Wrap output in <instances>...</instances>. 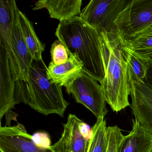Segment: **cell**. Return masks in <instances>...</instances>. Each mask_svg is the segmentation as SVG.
<instances>
[{
    "mask_svg": "<svg viewBox=\"0 0 152 152\" xmlns=\"http://www.w3.org/2000/svg\"><path fill=\"white\" fill-rule=\"evenodd\" d=\"M82 0H39L33 10H48L51 18L60 22L69 20L81 13Z\"/></svg>",
    "mask_w": 152,
    "mask_h": 152,
    "instance_id": "cell-12",
    "label": "cell"
},
{
    "mask_svg": "<svg viewBox=\"0 0 152 152\" xmlns=\"http://www.w3.org/2000/svg\"><path fill=\"white\" fill-rule=\"evenodd\" d=\"M32 140L34 144L41 148L49 149L51 146L50 137L47 132H36L32 135Z\"/></svg>",
    "mask_w": 152,
    "mask_h": 152,
    "instance_id": "cell-22",
    "label": "cell"
},
{
    "mask_svg": "<svg viewBox=\"0 0 152 152\" xmlns=\"http://www.w3.org/2000/svg\"><path fill=\"white\" fill-rule=\"evenodd\" d=\"M19 11L17 6H16L12 33L13 59L10 66L15 82L17 81L27 80L30 67L33 60L22 33Z\"/></svg>",
    "mask_w": 152,
    "mask_h": 152,
    "instance_id": "cell-7",
    "label": "cell"
},
{
    "mask_svg": "<svg viewBox=\"0 0 152 152\" xmlns=\"http://www.w3.org/2000/svg\"><path fill=\"white\" fill-rule=\"evenodd\" d=\"M144 83L152 90V59L148 60V68Z\"/></svg>",
    "mask_w": 152,
    "mask_h": 152,
    "instance_id": "cell-24",
    "label": "cell"
},
{
    "mask_svg": "<svg viewBox=\"0 0 152 152\" xmlns=\"http://www.w3.org/2000/svg\"><path fill=\"white\" fill-rule=\"evenodd\" d=\"M123 40L125 46L139 56L152 59V27Z\"/></svg>",
    "mask_w": 152,
    "mask_h": 152,
    "instance_id": "cell-18",
    "label": "cell"
},
{
    "mask_svg": "<svg viewBox=\"0 0 152 152\" xmlns=\"http://www.w3.org/2000/svg\"><path fill=\"white\" fill-rule=\"evenodd\" d=\"M130 1L91 0L80 17L98 32L111 33L116 30L115 22Z\"/></svg>",
    "mask_w": 152,
    "mask_h": 152,
    "instance_id": "cell-5",
    "label": "cell"
},
{
    "mask_svg": "<svg viewBox=\"0 0 152 152\" xmlns=\"http://www.w3.org/2000/svg\"><path fill=\"white\" fill-rule=\"evenodd\" d=\"M55 34L69 56L80 62L83 72L101 83L105 73L98 31L76 16L60 22Z\"/></svg>",
    "mask_w": 152,
    "mask_h": 152,
    "instance_id": "cell-2",
    "label": "cell"
},
{
    "mask_svg": "<svg viewBox=\"0 0 152 152\" xmlns=\"http://www.w3.org/2000/svg\"><path fill=\"white\" fill-rule=\"evenodd\" d=\"M16 6L14 0H0V46L7 51L10 66L13 59L12 30Z\"/></svg>",
    "mask_w": 152,
    "mask_h": 152,
    "instance_id": "cell-13",
    "label": "cell"
},
{
    "mask_svg": "<svg viewBox=\"0 0 152 152\" xmlns=\"http://www.w3.org/2000/svg\"><path fill=\"white\" fill-rule=\"evenodd\" d=\"M80 129L81 133L83 137L88 140H89L92 136L91 129H90L89 126L81 120L80 123Z\"/></svg>",
    "mask_w": 152,
    "mask_h": 152,
    "instance_id": "cell-23",
    "label": "cell"
},
{
    "mask_svg": "<svg viewBox=\"0 0 152 152\" xmlns=\"http://www.w3.org/2000/svg\"></svg>",
    "mask_w": 152,
    "mask_h": 152,
    "instance_id": "cell-25",
    "label": "cell"
},
{
    "mask_svg": "<svg viewBox=\"0 0 152 152\" xmlns=\"http://www.w3.org/2000/svg\"><path fill=\"white\" fill-rule=\"evenodd\" d=\"M80 119L70 114L63 124V132L59 140L49 148L52 152H87L89 140L83 137L80 129Z\"/></svg>",
    "mask_w": 152,
    "mask_h": 152,
    "instance_id": "cell-10",
    "label": "cell"
},
{
    "mask_svg": "<svg viewBox=\"0 0 152 152\" xmlns=\"http://www.w3.org/2000/svg\"><path fill=\"white\" fill-rule=\"evenodd\" d=\"M115 25L124 40L152 27V0L130 1L118 15Z\"/></svg>",
    "mask_w": 152,
    "mask_h": 152,
    "instance_id": "cell-4",
    "label": "cell"
},
{
    "mask_svg": "<svg viewBox=\"0 0 152 152\" xmlns=\"http://www.w3.org/2000/svg\"><path fill=\"white\" fill-rule=\"evenodd\" d=\"M0 152H52L34 144L32 136L24 126L18 124L12 126L0 127Z\"/></svg>",
    "mask_w": 152,
    "mask_h": 152,
    "instance_id": "cell-8",
    "label": "cell"
},
{
    "mask_svg": "<svg viewBox=\"0 0 152 152\" xmlns=\"http://www.w3.org/2000/svg\"><path fill=\"white\" fill-rule=\"evenodd\" d=\"M92 136L89 140L87 152H107L108 138L107 127L104 117L97 119L91 128Z\"/></svg>",
    "mask_w": 152,
    "mask_h": 152,
    "instance_id": "cell-19",
    "label": "cell"
},
{
    "mask_svg": "<svg viewBox=\"0 0 152 152\" xmlns=\"http://www.w3.org/2000/svg\"><path fill=\"white\" fill-rule=\"evenodd\" d=\"M124 48L128 62V75L130 83L132 81L144 83L147 71L148 59L136 54L125 46L124 43Z\"/></svg>",
    "mask_w": 152,
    "mask_h": 152,
    "instance_id": "cell-17",
    "label": "cell"
},
{
    "mask_svg": "<svg viewBox=\"0 0 152 152\" xmlns=\"http://www.w3.org/2000/svg\"><path fill=\"white\" fill-rule=\"evenodd\" d=\"M97 82L83 72L66 87L67 93L72 94L76 103L84 106L97 119L104 118L107 113L102 88Z\"/></svg>",
    "mask_w": 152,
    "mask_h": 152,
    "instance_id": "cell-6",
    "label": "cell"
},
{
    "mask_svg": "<svg viewBox=\"0 0 152 152\" xmlns=\"http://www.w3.org/2000/svg\"><path fill=\"white\" fill-rule=\"evenodd\" d=\"M105 76L100 83L106 102L114 112L130 106V83L124 41L115 30L111 33L98 32Z\"/></svg>",
    "mask_w": 152,
    "mask_h": 152,
    "instance_id": "cell-1",
    "label": "cell"
},
{
    "mask_svg": "<svg viewBox=\"0 0 152 152\" xmlns=\"http://www.w3.org/2000/svg\"><path fill=\"white\" fill-rule=\"evenodd\" d=\"M83 72L82 66L73 56H69L68 60L61 64H54L50 62L47 69L49 80L60 86L71 84Z\"/></svg>",
    "mask_w": 152,
    "mask_h": 152,
    "instance_id": "cell-14",
    "label": "cell"
},
{
    "mask_svg": "<svg viewBox=\"0 0 152 152\" xmlns=\"http://www.w3.org/2000/svg\"><path fill=\"white\" fill-rule=\"evenodd\" d=\"M48 67L43 60H33L26 81L15 82L16 104L24 103L38 113L48 116L64 117L69 103L65 99L62 87L47 77Z\"/></svg>",
    "mask_w": 152,
    "mask_h": 152,
    "instance_id": "cell-3",
    "label": "cell"
},
{
    "mask_svg": "<svg viewBox=\"0 0 152 152\" xmlns=\"http://www.w3.org/2000/svg\"><path fill=\"white\" fill-rule=\"evenodd\" d=\"M15 81L10 67L7 53L0 46V120L14 108Z\"/></svg>",
    "mask_w": 152,
    "mask_h": 152,
    "instance_id": "cell-11",
    "label": "cell"
},
{
    "mask_svg": "<svg viewBox=\"0 0 152 152\" xmlns=\"http://www.w3.org/2000/svg\"><path fill=\"white\" fill-rule=\"evenodd\" d=\"M108 142L107 152H117L124 137L121 129L117 126L107 127Z\"/></svg>",
    "mask_w": 152,
    "mask_h": 152,
    "instance_id": "cell-21",
    "label": "cell"
},
{
    "mask_svg": "<svg viewBox=\"0 0 152 152\" xmlns=\"http://www.w3.org/2000/svg\"><path fill=\"white\" fill-rule=\"evenodd\" d=\"M19 18L23 36L32 58L36 61L43 60L42 54L45 46L37 36L32 23L20 10Z\"/></svg>",
    "mask_w": 152,
    "mask_h": 152,
    "instance_id": "cell-16",
    "label": "cell"
},
{
    "mask_svg": "<svg viewBox=\"0 0 152 152\" xmlns=\"http://www.w3.org/2000/svg\"><path fill=\"white\" fill-rule=\"evenodd\" d=\"M51 62L54 64H61L66 62L69 58V53L64 45L60 41L56 40L50 49Z\"/></svg>",
    "mask_w": 152,
    "mask_h": 152,
    "instance_id": "cell-20",
    "label": "cell"
},
{
    "mask_svg": "<svg viewBox=\"0 0 152 152\" xmlns=\"http://www.w3.org/2000/svg\"><path fill=\"white\" fill-rule=\"evenodd\" d=\"M130 95L135 120L152 135V90L144 83L131 82Z\"/></svg>",
    "mask_w": 152,
    "mask_h": 152,
    "instance_id": "cell-9",
    "label": "cell"
},
{
    "mask_svg": "<svg viewBox=\"0 0 152 152\" xmlns=\"http://www.w3.org/2000/svg\"><path fill=\"white\" fill-rule=\"evenodd\" d=\"M152 135L135 120L132 130L124 136L117 152H151Z\"/></svg>",
    "mask_w": 152,
    "mask_h": 152,
    "instance_id": "cell-15",
    "label": "cell"
}]
</instances>
